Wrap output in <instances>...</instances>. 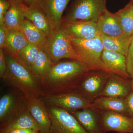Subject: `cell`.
<instances>
[{
    "instance_id": "cell-32",
    "label": "cell",
    "mask_w": 133,
    "mask_h": 133,
    "mask_svg": "<svg viewBox=\"0 0 133 133\" xmlns=\"http://www.w3.org/2000/svg\"><path fill=\"white\" fill-rule=\"evenodd\" d=\"M7 69V63L4 50L0 49V77L2 78Z\"/></svg>"
},
{
    "instance_id": "cell-19",
    "label": "cell",
    "mask_w": 133,
    "mask_h": 133,
    "mask_svg": "<svg viewBox=\"0 0 133 133\" xmlns=\"http://www.w3.org/2000/svg\"><path fill=\"white\" fill-rule=\"evenodd\" d=\"M91 104V108L97 111L114 112L128 115L124 99L101 96Z\"/></svg>"
},
{
    "instance_id": "cell-23",
    "label": "cell",
    "mask_w": 133,
    "mask_h": 133,
    "mask_svg": "<svg viewBox=\"0 0 133 133\" xmlns=\"http://www.w3.org/2000/svg\"><path fill=\"white\" fill-rule=\"evenodd\" d=\"M133 35L118 37H109L103 35H101V36L104 50L120 52L126 56Z\"/></svg>"
},
{
    "instance_id": "cell-4",
    "label": "cell",
    "mask_w": 133,
    "mask_h": 133,
    "mask_svg": "<svg viewBox=\"0 0 133 133\" xmlns=\"http://www.w3.org/2000/svg\"><path fill=\"white\" fill-rule=\"evenodd\" d=\"M71 42L80 62L89 71L103 70L108 72L101 59L104 48L101 36L90 40L71 37Z\"/></svg>"
},
{
    "instance_id": "cell-35",
    "label": "cell",
    "mask_w": 133,
    "mask_h": 133,
    "mask_svg": "<svg viewBox=\"0 0 133 133\" xmlns=\"http://www.w3.org/2000/svg\"><path fill=\"white\" fill-rule=\"evenodd\" d=\"M10 1H14L18 3L19 4H22V3H23V0H10Z\"/></svg>"
},
{
    "instance_id": "cell-2",
    "label": "cell",
    "mask_w": 133,
    "mask_h": 133,
    "mask_svg": "<svg viewBox=\"0 0 133 133\" xmlns=\"http://www.w3.org/2000/svg\"><path fill=\"white\" fill-rule=\"evenodd\" d=\"M4 53L7 69L2 79L5 84L22 93L28 98L43 97L44 94L41 78L20 59L5 51Z\"/></svg>"
},
{
    "instance_id": "cell-10",
    "label": "cell",
    "mask_w": 133,
    "mask_h": 133,
    "mask_svg": "<svg viewBox=\"0 0 133 133\" xmlns=\"http://www.w3.org/2000/svg\"><path fill=\"white\" fill-rule=\"evenodd\" d=\"M101 127L105 133H133V118L115 112L98 111Z\"/></svg>"
},
{
    "instance_id": "cell-6",
    "label": "cell",
    "mask_w": 133,
    "mask_h": 133,
    "mask_svg": "<svg viewBox=\"0 0 133 133\" xmlns=\"http://www.w3.org/2000/svg\"><path fill=\"white\" fill-rule=\"evenodd\" d=\"M28 104V98L15 89L3 95L0 98V128L27 109Z\"/></svg>"
},
{
    "instance_id": "cell-11",
    "label": "cell",
    "mask_w": 133,
    "mask_h": 133,
    "mask_svg": "<svg viewBox=\"0 0 133 133\" xmlns=\"http://www.w3.org/2000/svg\"><path fill=\"white\" fill-rule=\"evenodd\" d=\"M62 25L72 38L90 40L101 36L95 22L62 21Z\"/></svg>"
},
{
    "instance_id": "cell-22",
    "label": "cell",
    "mask_w": 133,
    "mask_h": 133,
    "mask_svg": "<svg viewBox=\"0 0 133 133\" xmlns=\"http://www.w3.org/2000/svg\"><path fill=\"white\" fill-rule=\"evenodd\" d=\"M10 6L5 16V24L9 30H20V26L25 19L21 4L10 1Z\"/></svg>"
},
{
    "instance_id": "cell-8",
    "label": "cell",
    "mask_w": 133,
    "mask_h": 133,
    "mask_svg": "<svg viewBox=\"0 0 133 133\" xmlns=\"http://www.w3.org/2000/svg\"><path fill=\"white\" fill-rule=\"evenodd\" d=\"M42 99L46 106L59 108L71 114L92 107V104L76 90L63 93L44 95Z\"/></svg>"
},
{
    "instance_id": "cell-34",
    "label": "cell",
    "mask_w": 133,
    "mask_h": 133,
    "mask_svg": "<svg viewBox=\"0 0 133 133\" xmlns=\"http://www.w3.org/2000/svg\"><path fill=\"white\" fill-rule=\"evenodd\" d=\"M8 133H39V131L30 129H20L13 130Z\"/></svg>"
},
{
    "instance_id": "cell-20",
    "label": "cell",
    "mask_w": 133,
    "mask_h": 133,
    "mask_svg": "<svg viewBox=\"0 0 133 133\" xmlns=\"http://www.w3.org/2000/svg\"><path fill=\"white\" fill-rule=\"evenodd\" d=\"M30 129L39 131L38 124L28 108L15 118L12 121L0 128V133H8L15 129Z\"/></svg>"
},
{
    "instance_id": "cell-12",
    "label": "cell",
    "mask_w": 133,
    "mask_h": 133,
    "mask_svg": "<svg viewBox=\"0 0 133 133\" xmlns=\"http://www.w3.org/2000/svg\"><path fill=\"white\" fill-rule=\"evenodd\" d=\"M28 109L38 124L39 133H48L51 121L47 107L42 98H28Z\"/></svg>"
},
{
    "instance_id": "cell-21",
    "label": "cell",
    "mask_w": 133,
    "mask_h": 133,
    "mask_svg": "<svg viewBox=\"0 0 133 133\" xmlns=\"http://www.w3.org/2000/svg\"><path fill=\"white\" fill-rule=\"evenodd\" d=\"M29 43L21 31L9 30L6 47L3 50L9 55L17 58L19 52Z\"/></svg>"
},
{
    "instance_id": "cell-33",
    "label": "cell",
    "mask_w": 133,
    "mask_h": 133,
    "mask_svg": "<svg viewBox=\"0 0 133 133\" xmlns=\"http://www.w3.org/2000/svg\"><path fill=\"white\" fill-rule=\"evenodd\" d=\"M42 0H23V3L28 6H36L40 8Z\"/></svg>"
},
{
    "instance_id": "cell-5",
    "label": "cell",
    "mask_w": 133,
    "mask_h": 133,
    "mask_svg": "<svg viewBox=\"0 0 133 133\" xmlns=\"http://www.w3.org/2000/svg\"><path fill=\"white\" fill-rule=\"evenodd\" d=\"M106 0H74L62 21H91L97 23L107 9Z\"/></svg>"
},
{
    "instance_id": "cell-14",
    "label": "cell",
    "mask_w": 133,
    "mask_h": 133,
    "mask_svg": "<svg viewBox=\"0 0 133 133\" xmlns=\"http://www.w3.org/2000/svg\"><path fill=\"white\" fill-rule=\"evenodd\" d=\"M71 0H42L40 8L49 22L51 31L58 28L62 24L63 15Z\"/></svg>"
},
{
    "instance_id": "cell-38",
    "label": "cell",
    "mask_w": 133,
    "mask_h": 133,
    "mask_svg": "<svg viewBox=\"0 0 133 133\" xmlns=\"http://www.w3.org/2000/svg\"><path fill=\"white\" fill-rule=\"evenodd\" d=\"M106 1H107V0H106Z\"/></svg>"
},
{
    "instance_id": "cell-13",
    "label": "cell",
    "mask_w": 133,
    "mask_h": 133,
    "mask_svg": "<svg viewBox=\"0 0 133 133\" xmlns=\"http://www.w3.org/2000/svg\"><path fill=\"white\" fill-rule=\"evenodd\" d=\"M101 59L108 72L126 79L131 77L127 71L126 56L120 52L103 50Z\"/></svg>"
},
{
    "instance_id": "cell-25",
    "label": "cell",
    "mask_w": 133,
    "mask_h": 133,
    "mask_svg": "<svg viewBox=\"0 0 133 133\" xmlns=\"http://www.w3.org/2000/svg\"><path fill=\"white\" fill-rule=\"evenodd\" d=\"M53 65L54 64L48 54L40 48L38 56L31 69L41 78L43 82L51 71Z\"/></svg>"
},
{
    "instance_id": "cell-36",
    "label": "cell",
    "mask_w": 133,
    "mask_h": 133,
    "mask_svg": "<svg viewBox=\"0 0 133 133\" xmlns=\"http://www.w3.org/2000/svg\"><path fill=\"white\" fill-rule=\"evenodd\" d=\"M131 84H132V89L133 90V79H131Z\"/></svg>"
},
{
    "instance_id": "cell-7",
    "label": "cell",
    "mask_w": 133,
    "mask_h": 133,
    "mask_svg": "<svg viewBox=\"0 0 133 133\" xmlns=\"http://www.w3.org/2000/svg\"><path fill=\"white\" fill-rule=\"evenodd\" d=\"M111 74L103 70L90 71L76 90L92 104L101 97Z\"/></svg>"
},
{
    "instance_id": "cell-17",
    "label": "cell",
    "mask_w": 133,
    "mask_h": 133,
    "mask_svg": "<svg viewBox=\"0 0 133 133\" xmlns=\"http://www.w3.org/2000/svg\"><path fill=\"white\" fill-rule=\"evenodd\" d=\"M87 133H105L101 127L98 111L92 108L78 110L71 114Z\"/></svg>"
},
{
    "instance_id": "cell-15",
    "label": "cell",
    "mask_w": 133,
    "mask_h": 133,
    "mask_svg": "<svg viewBox=\"0 0 133 133\" xmlns=\"http://www.w3.org/2000/svg\"><path fill=\"white\" fill-rule=\"evenodd\" d=\"M97 24L101 35L113 37H129L125 35L115 14L107 9L101 15Z\"/></svg>"
},
{
    "instance_id": "cell-18",
    "label": "cell",
    "mask_w": 133,
    "mask_h": 133,
    "mask_svg": "<svg viewBox=\"0 0 133 133\" xmlns=\"http://www.w3.org/2000/svg\"><path fill=\"white\" fill-rule=\"evenodd\" d=\"M25 19L31 22L37 28L48 36L51 32L49 20L44 12L38 7L28 6L21 4Z\"/></svg>"
},
{
    "instance_id": "cell-3",
    "label": "cell",
    "mask_w": 133,
    "mask_h": 133,
    "mask_svg": "<svg viewBox=\"0 0 133 133\" xmlns=\"http://www.w3.org/2000/svg\"><path fill=\"white\" fill-rule=\"evenodd\" d=\"M41 48L48 54L54 64L64 58L80 61L72 47L71 37L62 24L58 28L51 31Z\"/></svg>"
},
{
    "instance_id": "cell-37",
    "label": "cell",
    "mask_w": 133,
    "mask_h": 133,
    "mask_svg": "<svg viewBox=\"0 0 133 133\" xmlns=\"http://www.w3.org/2000/svg\"><path fill=\"white\" fill-rule=\"evenodd\" d=\"M131 1H132V0H131Z\"/></svg>"
},
{
    "instance_id": "cell-9",
    "label": "cell",
    "mask_w": 133,
    "mask_h": 133,
    "mask_svg": "<svg viewBox=\"0 0 133 133\" xmlns=\"http://www.w3.org/2000/svg\"><path fill=\"white\" fill-rule=\"evenodd\" d=\"M47 107L51 121L48 133H87L69 112L59 108Z\"/></svg>"
},
{
    "instance_id": "cell-28",
    "label": "cell",
    "mask_w": 133,
    "mask_h": 133,
    "mask_svg": "<svg viewBox=\"0 0 133 133\" xmlns=\"http://www.w3.org/2000/svg\"><path fill=\"white\" fill-rule=\"evenodd\" d=\"M126 60L127 71L131 79H133V35L126 56Z\"/></svg>"
},
{
    "instance_id": "cell-1",
    "label": "cell",
    "mask_w": 133,
    "mask_h": 133,
    "mask_svg": "<svg viewBox=\"0 0 133 133\" xmlns=\"http://www.w3.org/2000/svg\"><path fill=\"white\" fill-rule=\"evenodd\" d=\"M88 71L79 60L59 61L54 64L43 81L44 95L75 90Z\"/></svg>"
},
{
    "instance_id": "cell-24",
    "label": "cell",
    "mask_w": 133,
    "mask_h": 133,
    "mask_svg": "<svg viewBox=\"0 0 133 133\" xmlns=\"http://www.w3.org/2000/svg\"><path fill=\"white\" fill-rule=\"evenodd\" d=\"M20 30L23 33L29 43L42 48L47 36L31 22L24 19L20 26Z\"/></svg>"
},
{
    "instance_id": "cell-29",
    "label": "cell",
    "mask_w": 133,
    "mask_h": 133,
    "mask_svg": "<svg viewBox=\"0 0 133 133\" xmlns=\"http://www.w3.org/2000/svg\"><path fill=\"white\" fill-rule=\"evenodd\" d=\"M9 29L8 28L5 23L0 25V48L4 49L6 47Z\"/></svg>"
},
{
    "instance_id": "cell-26",
    "label": "cell",
    "mask_w": 133,
    "mask_h": 133,
    "mask_svg": "<svg viewBox=\"0 0 133 133\" xmlns=\"http://www.w3.org/2000/svg\"><path fill=\"white\" fill-rule=\"evenodd\" d=\"M127 36L133 35V1L115 13Z\"/></svg>"
},
{
    "instance_id": "cell-16",
    "label": "cell",
    "mask_w": 133,
    "mask_h": 133,
    "mask_svg": "<svg viewBox=\"0 0 133 133\" xmlns=\"http://www.w3.org/2000/svg\"><path fill=\"white\" fill-rule=\"evenodd\" d=\"M132 90L131 80L111 74L101 96L125 99Z\"/></svg>"
},
{
    "instance_id": "cell-31",
    "label": "cell",
    "mask_w": 133,
    "mask_h": 133,
    "mask_svg": "<svg viewBox=\"0 0 133 133\" xmlns=\"http://www.w3.org/2000/svg\"><path fill=\"white\" fill-rule=\"evenodd\" d=\"M128 116L133 118V90H132L124 99Z\"/></svg>"
},
{
    "instance_id": "cell-30",
    "label": "cell",
    "mask_w": 133,
    "mask_h": 133,
    "mask_svg": "<svg viewBox=\"0 0 133 133\" xmlns=\"http://www.w3.org/2000/svg\"><path fill=\"white\" fill-rule=\"evenodd\" d=\"M10 6L9 0H0V25L5 23V16Z\"/></svg>"
},
{
    "instance_id": "cell-27",
    "label": "cell",
    "mask_w": 133,
    "mask_h": 133,
    "mask_svg": "<svg viewBox=\"0 0 133 133\" xmlns=\"http://www.w3.org/2000/svg\"><path fill=\"white\" fill-rule=\"evenodd\" d=\"M40 48L38 46L29 43L19 52L17 58L31 69L38 56Z\"/></svg>"
}]
</instances>
